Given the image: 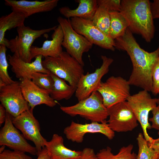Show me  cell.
I'll return each instance as SVG.
<instances>
[{"label": "cell", "mask_w": 159, "mask_h": 159, "mask_svg": "<svg viewBox=\"0 0 159 159\" xmlns=\"http://www.w3.org/2000/svg\"><path fill=\"white\" fill-rule=\"evenodd\" d=\"M43 57L42 55H38L35 57L34 61L27 62L22 60L16 52L12 55L8 54L7 58L11 66V71L17 78L19 80L25 78L31 80L32 75L35 72L50 73L42 65Z\"/></svg>", "instance_id": "16"}, {"label": "cell", "mask_w": 159, "mask_h": 159, "mask_svg": "<svg viewBox=\"0 0 159 159\" xmlns=\"http://www.w3.org/2000/svg\"><path fill=\"white\" fill-rule=\"evenodd\" d=\"M149 146L153 149L159 155V143H150L148 142Z\"/></svg>", "instance_id": "38"}, {"label": "cell", "mask_w": 159, "mask_h": 159, "mask_svg": "<svg viewBox=\"0 0 159 159\" xmlns=\"http://www.w3.org/2000/svg\"><path fill=\"white\" fill-rule=\"evenodd\" d=\"M79 4L78 7L72 9L68 7L64 6L60 8V13L67 19L79 17L92 21L98 7L97 0H77Z\"/></svg>", "instance_id": "21"}, {"label": "cell", "mask_w": 159, "mask_h": 159, "mask_svg": "<svg viewBox=\"0 0 159 159\" xmlns=\"http://www.w3.org/2000/svg\"><path fill=\"white\" fill-rule=\"evenodd\" d=\"M153 116L149 118V121L151 122V128L159 130V105L154 107L151 111ZM159 135V132H158ZM159 143V137L157 139H154L152 143Z\"/></svg>", "instance_id": "33"}, {"label": "cell", "mask_w": 159, "mask_h": 159, "mask_svg": "<svg viewBox=\"0 0 159 159\" xmlns=\"http://www.w3.org/2000/svg\"><path fill=\"white\" fill-rule=\"evenodd\" d=\"M82 151L81 156L78 159H98L93 149L86 148Z\"/></svg>", "instance_id": "34"}, {"label": "cell", "mask_w": 159, "mask_h": 159, "mask_svg": "<svg viewBox=\"0 0 159 159\" xmlns=\"http://www.w3.org/2000/svg\"><path fill=\"white\" fill-rule=\"evenodd\" d=\"M137 140L138 151L136 159H158L159 155L149 146L143 134H138Z\"/></svg>", "instance_id": "27"}, {"label": "cell", "mask_w": 159, "mask_h": 159, "mask_svg": "<svg viewBox=\"0 0 159 159\" xmlns=\"http://www.w3.org/2000/svg\"><path fill=\"white\" fill-rule=\"evenodd\" d=\"M152 89L154 95L159 94V58L155 64L152 73Z\"/></svg>", "instance_id": "32"}, {"label": "cell", "mask_w": 159, "mask_h": 159, "mask_svg": "<svg viewBox=\"0 0 159 159\" xmlns=\"http://www.w3.org/2000/svg\"><path fill=\"white\" fill-rule=\"evenodd\" d=\"M44 145L51 159H78L82 154V151L72 150L66 147L63 138L57 134H54L50 141L46 140Z\"/></svg>", "instance_id": "20"}, {"label": "cell", "mask_w": 159, "mask_h": 159, "mask_svg": "<svg viewBox=\"0 0 159 159\" xmlns=\"http://www.w3.org/2000/svg\"><path fill=\"white\" fill-rule=\"evenodd\" d=\"M114 40L115 48L126 52L131 60L132 70L128 80L130 85L151 92L152 73L159 58V45L153 52L145 51L140 47L128 28L123 35Z\"/></svg>", "instance_id": "1"}, {"label": "cell", "mask_w": 159, "mask_h": 159, "mask_svg": "<svg viewBox=\"0 0 159 159\" xmlns=\"http://www.w3.org/2000/svg\"><path fill=\"white\" fill-rule=\"evenodd\" d=\"M6 5L12 11L23 14L26 18L37 13L51 11L57 6L58 0L28 1L25 0H5Z\"/></svg>", "instance_id": "18"}, {"label": "cell", "mask_w": 159, "mask_h": 159, "mask_svg": "<svg viewBox=\"0 0 159 159\" xmlns=\"http://www.w3.org/2000/svg\"><path fill=\"white\" fill-rule=\"evenodd\" d=\"M55 26L47 29L35 30L24 25L17 28L18 35L9 40V49L14 53L16 52L19 57L27 62H31L32 59L31 49L34 41L44 34L54 30Z\"/></svg>", "instance_id": "7"}, {"label": "cell", "mask_w": 159, "mask_h": 159, "mask_svg": "<svg viewBox=\"0 0 159 159\" xmlns=\"http://www.w3.org/2000/svg\"><path fill=\"white\" fill-rule=\"evenodd\" d=\"M127 101L140 124L144 138L148 142L152 143L154 139L148 135L147 129L151 128L149 114L157 106V98H152L148 92L143 90L130 95Z\"/></svg>", "instance_id": "6"}, {"label": "cell", "mask_w": 159, "mask_h": 159, "mask_svg": "<svg viewBox=\"0 0 159 159\" xmlns=\"http://www.w3.org/2000/svg\"><path fill=\"white\" fill-rule=\"evenodd\" d=\"M19 80L23 95L30 108L34 109L41 104L50 107L56 105V102L51 97L50 93L39 87L31 80L25 78Z\"/></svg>", "instance_id": "17"}, {"label": "cell", "mask_w": 159, "mask_h": 159, "mask_svg": "<svg viewBox=\"0 0 159 159\" xmlns=\"http://www.w3.org/2000/svg\"><path fill=\"white\" fill-rule=\"evenodd\" d=\"M0 101L6 112L13 117L30 108L23 95L20 81L6 84L0 81Z\"/></svg>", "instance_id": "8"}, {"label": "cell", "mask_w": 159, "mask_h": 159, "mask_svg": "<svg viewBox=\"0 0 159 159\" xmlns=\"http://www.w3.org/2000/svg\"><path fill=\"white\" fill-rule=\"evenodd\" d=\"M128 80L120 76H112L102 82L97 90L102 96L103 103L107 108L127 101L131 95Z\"/></svg>", "instance_id": "9"}, {"label": "cell", "mask_w": 159, "mask_h": 159, "mask_svg": "<svg viewBox=\"0 0 159 159\" xmlns=\"http://www.w3.org/2000/svg\"><path fill=\"white\" fill-rule=\"evenodd\" d=\"M98 6H102L106 9L109 12H120L121 0H97Z\"/></svg>", "instance_id": "31"}, {"label": "cell", "mask_w": 159, "mask_h": 159, "mask_svg": "<svg viewBox=\"0 0 159 159\" xmlns=\"http://www.w3.org/2000/svg\"><path fill=\"white\" fill-rule=\"evenodd\" d=\"M12 119V117L6 112L4 124L0 131V145H4L14 150L37 156L38 152L36 147L27 142L23 135L14 125Z\"/></svg>", "instance_id": "12"}, {"label": "cell", "mask_w": 159, "mask_h": 159, "mask_svg": "<svg viewBox=\"0 0 159 159\" xmlns=\"http://www.w3.org/2000/svg\"><path fill=\"white\" fill-rule=\"evenodd\" d=\"M110 20L109 11L104 7L98 6L92 21L96 27L110 37Z\"/></svg>", "instance_id": "26"}, {"label": "cell", "mask_w": 159, "mask_h": 159, "mask_svg": "<svg viewBox=\"0 0 159 159\" xmlns=\"http://www.w3.org/2000/svg\"><path fill=\"white\" fill-rule=\"evenodd\" d=\"M26 18L23 14L14 11L0 18V45H4L9 49V40L5 37L6 32L24 25V22Z\"/></svg>", "instance_id": "22"}, {"label": "cell", "mask_w": 159, "mask_h": 159, "mask_svg": "<svg viewBox=\"0 0 159 159\" xmlns=\"http://www.w3.org/2000/svg\"><path fill=\"white\" fill-rule=\"evenodd\" d=\"M54 83L50 93L51 97L55 101L63 99L68 100L71 98L76 89L67 84L64 80L60 78L50 72Z\"/></svg>", "instance_id": "23"}, {"label": "cell", "mask_w": 159, "mask_h": 159, "mask_svg": "<svg viewBox=\"0 0 159 159\" xmlns=\"http://www.w3.org/2000/svg\"><path fill=\"white\" fill-rule=\"evenodd\" d=\"M52 38L51 40L45 41L41 47L32 46L31 49L32 59L39 55L44 57H56L63 52L62 46L64 35L61 26L59 24L54 30Z\"/></svg>", "instance_id": "19"}, {"label": "cell", "mask_w": 159, "mask_h": 159, "mask_svg": "<svg viewBox=\"0 0 159 159\" xmlns=\"http://www.w3.org/2000/svg\"><path fill=\"white\" fill-rule=\"evenodd\" d=\"M6 47L0 45V81L6 84H11L15 82L10 77L8 73L9 64L6 57Z\"/></svg>", "instance_id": "29"}, {"label": "cell", "mask_w": 159, "mask_h": 159, "mask_svg": "<svg viewBox=\"0 0 159 159\" xmlns=\"http://www.w3.org/2000/svg\"><path fill=\"white\" fill-rule=\"evenodd\" d=\"M37 156V159H51L48 150L45 147L42 149Z\"/></svg>", "instance_id": "36"}, {"label": "cell", "mask_w": 159, "mask_h": 159, "mask_svg": "<svg viewBox=\"0 0 159 159\" xmlns=\"http://www.w3.org/2000/svg\"><path fill=\"white\" fill-rule=\"evenodd\" d=\"M158 159H159V156H158Z\"/></svg>", "instance_id": "41"}, {"label": "cell", "mask_w": 159, "mask_h": 159, "mask_svg": "<svg viewBox=\"0 0 159 159\" xmlns=\"http://www.w3.org/2000/svg\"><path fill=\"white\" fill-rule=\"evenodd\" d=\"M110 37L113 40L124 34L129 24L125 16L120 12H110Z\"/></svg>", "instance_id": "24"}, {"label": "cell", "mask_w": 159, "mask_h": 159, "mask_svg": "<svg viewBox=\"0 0 159 159\" xmlns=\"http://www.w3.org/2000/svg\"><path fill=\"white\" fill-rule=\"evenodd\" d=\"M42 64L45 69L76 89L84 73L83 66L66 52L63 51L57 57H44Z\"/></svg>", "instance_id": "3"}, {"label": "cell", "mask_w": 159, "mask_h": 159, "mask_svg": "<svg viewBox=\"0 0 159 159\" xmlns=\"http://www.w3.org/2000/svg\"><path fill=\"white\" fill-rule=\"evenodd\" d=\"M148 0H121L120 12L128 22L132 33L141 35L147 42L154 37L155 26Z\"/></svg>", "instance_id": "2"}, {"label": "cell", "mask_w": 159, "mask_h": 159, "mask_svg": "<svg viewBox=\"0 0 159 159\" xmlns=\"http://www.w3.org/2000/svg\"><path fill=\"white\" fill-rule=\"evenodd\" d=\"M60 109L71 116L79 115L92 122H103L108 117L107 108L103 104L102 96L97 91L74 105L61 106Z\"/></svg>", "instance_id": "4"}, {"label": "cell", "mask_w": 159, "mask_h": 159, "mask_svg": "<svg viewBox=\"0 0 159 159\" xmlns=\"http://www.w3.org/2000/svg\"><path fill=\"white\" fill-rule=\"evenodd\" d=\"M33 110L30 108L17 117H12V121L14 125L21 132L25 138L33 142L38 155L45 147L44 142L46 140L40 133V124L34 116Z\"/></svg>", "instance_id": "11"}, {"label": "cell", "mask_w": 159, "mask_h": 159, "mask_svg": "<svg viewBox=\"0 0 159 159\" xmlns=\"http://www.w3.org/2000/svg\"><path fill=\"white\" fill-rule=\"evenodd\" d=\"M133 148L131 144L123 146L117 154L114 155L111 148L107 146L100 150L96 154L98 159H136L137 155L132 151Z\"/></svg>", "instance_id": "25"}, {"label": "cell", "mask_w": 159, "mask_h": 159, "mask_svg": "<svg viewBox=\"0 0 159 159\" xmlns=\"http://www.w3.org/2000/svg\"><path fill=\"white\" fill-rule=\"evenodd\" d=\"M63 132L67 139L78 143H82L85 135L88 133H100L110 140L115 136V132L109 127L106 121L102 123L92 122L85 124L72 121L69 126L64 128Z\"/></svg>", "instance_id": "15"}, {"label": "cell", "mask_w": 159, "mask_h": 159, "mask_svg": "<svg viewBox=\"0 0 159 159\" xmlns=\"http://www.w3.org/2000/svg\"><path fill=\"white\" fill-rule=\"evenodd\" d=\"M102 64L93 72H87L81 76L78 83L75 96L78 101L89 97L94 92L97 91L103 77L109 72V67L113 59L105 55H101Z\"/></svg>", "instance_id": "13"}, {"label": "cell", "mask_w": 159, "mask_h": 159, "mask_svg": "<svg viewBox=\"0 0 159 159\" xmlns=\"http://www.w3.org/2000/svg\"><path fill=\"white\" fill-rule=\"evenodd\" d=\"M151 11L153 19L159 18V0H154L150 3Z\"/></svg>", "instance_id": "35"}, {"label": "cell", "mask_w": 159, "mask_h": 159, "mask_svg": "<svg viewBox=\"0 0 159 159\" xmlns=\"http://www.w3.org/2000/svg\"><path fill=\"white\" fill-rule=\"evenodd\" d=\"M157 104L159 105V97L158 98H157Z\"/></svg>", "instance_id": "40"}, {"label": "cell", "mask_w": 159, "mask_h": 159, "mask_svg": "<svg viewBox=\"0 0 159 159\" xmlns=\"http://www.w3.org/2000/svg\"><path fill=\"white\" fill-rule=\"evenodd\" d=\"M0 159H33L25 153L18 151L5 150L0 153Z\"/></svg>", "instance_id": "30"}, {"label": "cell", "mask_w": 159, "mask_h": 159, "mask_svg": "<svg viewBox=\"0 0 159 159\" xmlns=\"http://www.w3.org/2000/svg\"><path fill=\"white\" fill-rule=\"evenodd\" d=\"M31 80L39 87L49 92L50 94L54 81L50 73L36 72L32 75Z\"/></svg>", "instance_id": "28"}, {"label": "cell", "mask_w": 159, "mask_h": 159, "mask_svg": "<svg viewBox=\"0 0 159 159\" xmlns=\"http://www.w3.org/2000/svg\"><path fill=\"white\" fill-rule=\"evenodd\" d=\"M6 111L3 106L0 105V126L5 122L6 118Z\"/></svg>", "instance_id": "37"}, {"label": "cell", "mask_w": 159, "mask_h": 159, "mask_svg": "<svg viewBox=\"0 0 159 159\" xmlns=\"http://www.w3.org/2000/svg\"><path fill=\"white\" fill-rule=\"evenodd\" d=\"M57 21L63 33L62 46L65 48L67 53L84 66L85 64L82 59L83 54L88 52L93 44L74 30L69 19L59 16L57 18Z\"/></svg>", "instance_id": "5"}, {"label": "cell", "mask_w": 159, "mask_h": 159, "mask_svg": "<svg viewBox=\"0 0 159 159\" xmlns=\"http://www.w3.org/2000/svg\"><path fill=\"white\" fill-rule=\"evenodd\" d=\"M1 147L0 148V153H2L5 150V148L6 147L4 145H1Z\"/></svg>", "instance_id": "39"}, {"label": "cell", "mask_w": 159, "mask_h": 159, "mask_svg": "<svg viewBox=\"0 0 159 159\" xmlns=\"http://www.w3.org/2000/svg\"><path fill=\"white\" fill-rule=\"evenodd\" d=\"M69 19L74 30L92 44L104 49L115 51L114 40L96 27L92 21L77 17Z\"/></svg>", "instance_id": "14"}, {"label": "cell", "mask_w": 159, "mask_h": 159, "mask_svg": "<svg viewBox=\"0 0 159 159\" xmlns=\"http://www.w3.org/2000/svg\"><path fill=\"white\" fill-rule=\"evenodd\" d=\"M107 110L109 119L107 122L115 132L132 131L138 126L136 118L127 101L115 104Z\"/></svg>", "instance_id": "10"}]
</instances>
